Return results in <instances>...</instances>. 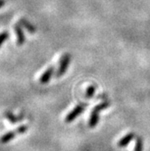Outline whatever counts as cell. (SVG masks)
I'll return each instance as SVG.
<instances>
[{"label": "cell", "instance_id": "obj_11", "mask_svg": "<svg viewBox=\"0 0 150 151\" xmlns=\"http://www.w3.org/2000/svg\"><path fill=\"white\" fill-rule=\"evenodd\" d=\"M95 91H96V87H95V85H90L86 91V97L87 98H92L94 93H95Z\"/></svg>", "mask_w": 150, "mask_h": 151}, {"label": "cell", "instance_id": "obj_4", "mask_svg": "<svg viewBox=\"0 0 150 151\" xmlns=\"http://www.w3.org/2000/svg\"><path fill=\"white\" fill-rule=\"evenodd\" d=\"M53 73H54V67L53 66H50L49 68H47V69L44 71V73L42 74V76L40 77L39 82H40L41 84H46V83H48Z\"/></svg>", "mask_w": 150, "mask_h": 151}, {"label": "cell", "instance_id": "obj_12", "mask_svg": "<svg viewBox=\"0 0 150 151\" xmlns=\"http://www.w3.org/2000/svg\"><path fill=\"white\" fill-rule=\"evenodd\" d=\"M7 38H8V33L7 32H3V33L0 34V47H1V45L7 40Z\"/></svg>", "mask_w": 150, "mask_h": 151}, {"label": "cell", "instance_id": "obj_8", "mask_svg": "<svg viewBox=\"0 0 150 151\" xmlns=\"http://www.w3.org/2000/svg\"><path fill=\"white\" fill-rule=\"evenodd\" d=\"M5 117H6V119L10 123H12V124H16V123H18V122L22 121L23 119H24V117H23L22 115L17 116V115H15V114H14V113H13L12 111H5Z\"/></svg>", "mask_w": 150, "mask_h": 151}, {"label": "cell", "instance_id": "obj_6", "mask_svg": "<svg viewBox=\"0 0 150 151\" xmlns=\"http://www.w3.org/2000/svg\"><path fill=\"white\" fill-rule=\"evenodd\" d=\"M136 134L133 133V132H130V133H128L127 135H125L123 138H122L118 142V146L119 147H127L135 138H136Z\"/></svg>", "mask_w": 150, "mask_h": 151}, {"label": "cell", "instance_id": "obj_3", "mask_svg": "<svg viewBox=\"0 0 150 151\" xmlns=\"http://www.w3.org/2000/svg\"><path fill=\"white\" fill-rule=\"evenodd\" d=\"M87 107V104L86 103H80L77 106H75L73 108L72 111L68 113L65 117V122L66 123H70L72 121H73L79 115H80L83 113L84 111H85V108Z\"/></svg>", "mask_w": 150, "mask_h": 151}, {"label": "cell", "instance_id": "obj_5", "mask_svg": "<svg viewBox=\"0 0 150 151\" xmlns=\"http://www.w3.org/2000/svg\"><path fill=\"white\" fill-rule=\"evenodd\" d=\"M15 32L17 34V44L19 45H23L25 43V35L24 33V30L22 28V25L17 23L15 25Z\"/></svg>", "mask_w": 150, "mask_h": 151}, {"label": "cell", "instance_id": "obj_10", "mask_svg": "<svg viewBox=\"0 0 150 151\" xmlns=\"http://www.w3.org/2000/svg\"><path fill=\"white\" fill-rule=\"evenodd\" d=\"M134 151H143V139L140 137H136V144Z\"/></svg>", "mask_w": 150, "mask_h": 151}, {"label": "cell", "instance_id": "obj_7", "mask_svg": "<svg viewBox=\"0 0 150 151\" xmlns=\"http://www.w3.org/2000/svg\"><path fill=\"white\" fill-rule=\"evenodd\" d=\"M100 120V112L97 109H93L92 111L90 116V120H89V127L90 128H95L97 126Z\"/></svg>", "mask_w": 150, "mask_h": 151}, {"label": "cell", "instance_id": "obj_13", "mask_svg": "<svg viewBox=\"0 0 150 151\" xmlns=\"http://www.w3.org/2000/svg\"><path fill=\"white\" fill-rule=\"evenodd\" d=\"M6 5V0H0V8Z\"/></svg>", "mask_w": 150, "mask_h": 151}, {"label": "cell", "instance_id": "obj_9", "mask_svg": "<svg viewBox=\"0 0 150 151\" xmlns=\"http://www.w3.org/2000/svg\"><path fill=\"white\" fill-rule=\"evenodd\" d=\"M23 27H24V28L28 31L29 33H31V34H34L35 32H36V27L31 23V22H29L27 19H25V18H21L20 20H19V22H18Z\"/></svg>", "mask_w": 150, "mask_h": 151}, {"label": "cell", "instance_id": "obj_1", "mask_svg": "<svg viewBox=\"0 0 150 151\" xmlns=\"http://www.w3.org/2000/svg\"><path fill=\"white\" fill-rule=\"evenodd\" d=\"M27 129H28V127H27L26 125H21L19 126L17 129L15 130H11V131H8L6 132V134H4L1 139H0V142L3 143V144H6V143H8L9 141L13 140L14 139H15V137L17 135H21V134H24L27 131Z\"/></svg>", "mask_w": 150, "mask_h": 151}, {"label": "cell", "instance_id": "obj_2", "mask_svg": "<svg viewBox=\"0 0 150 151\" xmlns=\"http://www.w3.org/2000/svg\"><path fill=\"white\" fill-rule=\"evenodd\" d=\"M71 60H72V56L70 53H64L63 55L61 57V60H60V63H59V68L57 70V73L55 74V76L57 78L62 76L65 72L67 71L68 67L70 65V63H71Z\"/></svg>", "mask_w": 150, "mask_h": 151}]
</instances>
